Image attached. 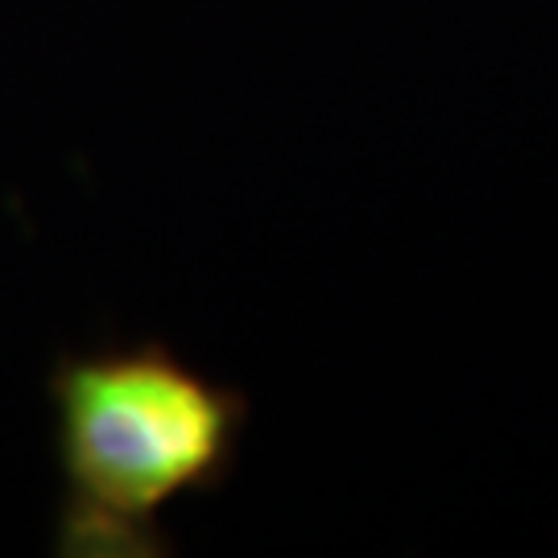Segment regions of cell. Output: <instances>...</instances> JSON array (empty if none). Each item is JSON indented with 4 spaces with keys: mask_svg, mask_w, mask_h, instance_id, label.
<instances>
[{
    "mask_svg": "<svg viewBox=\"0 0 558 558\" xmlns=\"http://www.w3.org/2000/svg\"><path fill=\"white\" fill-rule=\"evenodd\" d=\"M46 393L62 476L54 550L71 558L166 555L161 513L220 493L248 426L236 385L211 380L161 339L66 352Z\"/></svg>",
    "mask_w": 558,
    "mask_h": 558,
    "instance_id": "cell-1",
    "label": "cell"
}]
</instances>
